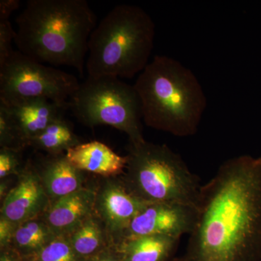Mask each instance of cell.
Returning a JSON list of instances; mask_svg holds the SVG:
<instances>
[{"instance_id":"obj_5","label":"cell","mask_w":261,"mask_h":261,"mask_svg":"<svg viewBox=\"0 0 261 261\" xmlns=\"http://www.w3.org/2000/svg\"><path fill=\"white\" fill-rule=\"evenodd\" d=\"M126 156L121 177L141 200L198 207L202 185L181 156L167 145L146 140L129 143Z\"/></svg>"},{"instance_id":"obj_16","label":"cell","mask_w":261,"mask_h":261,"mask_svg":"<svg viewBox=\"0 0 261 261\" xmlns=\"http://www.w3.org/2000/svg\"><path fill=\"white\" fill-rule=\"evenodd\" d=\"M78 257H91L114 245L106 226L95 214L67 235Z\"/></svg>"},{"instance_id":"obj_22","label":"cell","mask_w":261,"mask_h":261,"mask_svg":"<svg viewBox=\"0 0 261 261\" xmlns=\"http://www.w3.org/2000/svg\"><path fill=\"white\" fill-rule=\"evenodd\" d=\"M15 37L16 32L12 27L10 20H0V65H3L15 51L12 44L15 42Z\"/></svg>"},{"instance_id":"obj_26","label":"cell","mask_w":261,"mask_h":261,"mask_svg":"<svg viewBox=\"0 0 261 261\" xmlns=\"http://www.w3.org/2000/svg\"><path fill=\"white\" fill-rule=\"evenodd\" d=\"M120 255H121V254H120ZM95 261H123V259H122L121 255L119 258H117L116 257L108 256L107 255V256L99 257Z\"/></svg>"},{"instance_id":"obj_11","label":"cell","mask_w":261,"mask_h":261,"mask_svg":"<svg viewBox=\"0 0 261 261\" xmlns=\"http://www.w3.org/2000/svg\"><path fill=\"white\" fill-rule=\"evenodd\" d=\"M95 187L87 186L50 202L43 217L57 236H67L94 214Z\"/></svg>"},{"instance_id":"obj_4","label":"cell","mask_w":261,"mask_h":261,"mask_svg":"<svg viewBox=\"0 0 261 261\" xmlns=\"http://www.w3.org/2000/svg\"><path fill=\"white\" fill-rule=\"evenodd\" d=\"M155 24L137 5H117L100 20L89 41L88 77L134 78L149 64Z\"/></svg>"},{"instance_id":"obj_8","label":"cell","mask_w":261,"mask_h":261,"mask_svg":"<svg viewBox=\"0 0 261 261\" xmlns=\"http://www.w3.org/2000/svg\"><path fill=\"white\" fill-rule=\"evenodd\" d=\"M94 187V214L106 226L113 243H118L132 220L149 203L130 191L121 176L102 177Z\"/></svg>"},{"instance_id":"obj_20","label":"cell","mask_w":261,"mask_h":261,"mask_svg":"<svg viewBox=\"0 0 261 261\" xmlns=\"http://www.w3.org/2000/svg\"><path fill=\"white\" fill-rule=\"evenodd\" d=\"M37 261H78L66 236H56L35 255Z\"/></svg>"},{"instance_id":"obj_14","label":"cell","mask_w":261,"mask_h":261,"mask_svg":"<svg viewBox=\"0 0 261 261\" xmlns=\"http://www.w3.org/2000/svg\"><path fill=\"white\" fill-rule=\"evenodd\" d=\"M7 106L29 146L31 140L64 117L67 110L47 98L25 99Z\"/></svg>"},{"instance_id":"obj_19","label":"cell","mask_w":261,"mask_h":261,"mask_svg":"<svg viewBox=\"0 0 261 261\" xmlns=\"http://www.w3.org/2000/svg\"><path fill=\"white\" fill-rule=\"evenodd\" d=\"M27 146L9 108L0 101V147L22 151Z\"/></svg>"},{"instance_id":"obj_15","label":"cell","mask_w":261,"mask_h":261,"mask_svg":"<svg viewBox=\"0 0 261 261\" xmlns=\"http://www.w3.org/2000/svg\"><path fill=\"white\" fill-rule=\"evenodd\" d=\"M179 240L172 237L145 236L125 239L115 245L123 261H164Z\"/></svg>"},{"instance_id":"obj_21","label":"cell","mask_w":261,"mask_h":261,"mask_svg":"<svg viewBox=\"0 0 261 261\" xmlns=\"http://www.w3.org/2000/svg\"><path fill=\"white\" fill-rule=\"evenodd\" d=\"M21 152L16 149L1 147L0 149V179L18 176L24 168H21Z\"/></svg>"},{"instance_id":"obj_23","label":"cell","mask_w":261,"mask_h":261,"mask_svg":"<svg viewBox=\"0 0 261 261\" xmlns=\"http://www.w3.org/2000/svg\"><path fill=\"white\" fill-rule=\"evenodd\" d=\"M18 224L0 216V246H10Z\"/></svg>"},{"instance_id":"obj_1","label":"cell","mask_w":261,"mask_h":261,"mask_svg":"<svg viewBox=\"0 0 261 261\" xmlns=\"http://www.w3.org/2000/svg\"><path fill=\"white\" fill-rule=\"evenodd\" d=\"M187 261H253L261 255V154L225 161L201 189Z\"/></svg>"},{"instance_id":"obj_12","label":"cell","mask_w":261,"mask_h":261,"mask_svg":"<svg viewBox=\"0 0 261 261\" xmlns=\"http://www.w3.org/2000/svg\"><path fill=\"white\" fill-rule=\"evenodd\" d=\"M37 171L50 202L87 187L85 172L73 166L65 153L39 159Z\"/></svg>"},{"instance_id":"obj_6","label":"cell","mask_w":261,"mask_h":261,"mask_svg":"<svg viewBox=\"0 0 261 261\" xmlns=\"http://www.w3.org/2000/svg\"><path fill=\"white\" fill-rule=\"evenodd\" d=\"M69 105L84 126H112L126 133L130 144L145 141L140 97L135 86L121 79L88 77L70 97Z\"/></svg>"},{"instance_id":"obj_10","label":"cell","mask_w":261,"mask_h":261,"mask_svg":"<svg viewBox=\"0 0 261 261\" xmlns=\"http://www.w3.org/2000/svg\"><path fill=\"white\" fill-rule=\"evenodd\" d=\"M18 181L2 201L0 216L20 224L44 214L50 204L37 168L30 163L18 176Z\"/></svg>"},{"instance_id":"obj_13","label":"cell","mask_w":261,"mask_h":261,"mask_svg":"<svg viewBox=\"0 0 261 261\" xmlns=\"http://www.w3.org/2000/svg\"><path fill=\"white\" fill-rule=\"evenodd\" d=\"M73 166L84 172L101 177H116L124 173L127 156H121L102 142L92 141L81 143L65 152Z\"/></svg>"},{"instance_id":"obj_17","label":"cell","mask_w":261,"mask_h":261,"mask_svg":"<svg viewBox=\"0 0 261 261\" xmlns=\"http://www.w3.org/2000/svg\"><path fill=\"white\" fill-rule=\"evenodd\" d=\"M56 236L42 215L18 224L10 246L15 251L35 255Z\"/></svg>"},{"instance_id":"obj_24","label":"cell","mask_w":261,"mask_h":261,"mask_svg":"<svg viewBox=\"0 0 261 261\" xmlns=\"http://www.w3.org/2000/svg\"><path fill=\"white\" fill-rule=\"evenodd\" d=\"M20 2L19 0H1L0 1V20H9L13 12L18 9Z\"/></svg>"},{"instance_id":"obj_3","label":"cell","mask_w":261,"mask_h":261,"mask_svg":"<svg viewBox=\"0 0 261 261\" xmlns=\"http://www.w3.org/2000/svg\"><path fill=\"white\" fill-rule=\"evenodd\" d=\"M134 86L147 126L178 137L195 135L207 101L190 68L171 57L156 56Z\"/></svg>"},{"instance_id":"obj_7","label":"cell","mask_w":261,"mask_h":261,"mask_svg":"<svg viewBox=\"0 0 261 261\" xmlns=\"http://www.w3.org/2000/svg\"><path fill=\"white\" fill-rule=\"evenodd\" d=\"M80 85L75 75L47 66L19 51H13L0 65V101L7 105L47 98L68 109L70 97Z\"/></svg>"},{"instance_id":"obj_25","label":"cell","mask_w":261,"mask_h":261,"mask_svg":"<svg viewBox=\"0 0 261 261\" xmlns=\"http://www.w3.org/2000/svg\"><path fill=\"white\" fill-rule=\"evenodd\" d=\"M1 249L3 252H2L0 261H16V258L12 254L13 250L11 247H5Z\"/></svg>"},{"instance_id":"obj_18","label":"cell","mask_w":261,"mask_h":261,"mask_svg":"<svg viewBox=\"0 0 261 261\" xmlns=\"http://www.w3.org/2000/svg\"><path fill=\"white\" fill-rule=\"evenodd\" d=\"M80 144V139L75 135L71 123L64 117L51 123L29 142V146L45 151L48 154L65 153L68 149Z\"/></svg>"},{"instance_id":"obj_2","label":"cell","mask_w":261,"mask_h":261,"mask_svg":"<svg viewBox=\"0 0 261 261\" xmlns=\"http://www.w3.org/2000/svg\"><path fill=\"white\" fill-rule=\"evenodd\" d=\"M18 51L39 63L83 75L97 16L85 0H29L16 18Z\"/></svg>"},{"instance_id":"obj_9","label":"cell","mask_w":261,"mask_h":261,"mask_svg":"<svg viewBox=\"0 0 261 261\" xmlns=\"http://www.w3.org/2000/svg\"><path fill=\"white\" fill-rule=\"evenodd\" d=\"M197 215L198 209L192 206L149 203L132 220L120 241L145 236L181 238L192 232Z\"/></svg>"}]
</instances>
